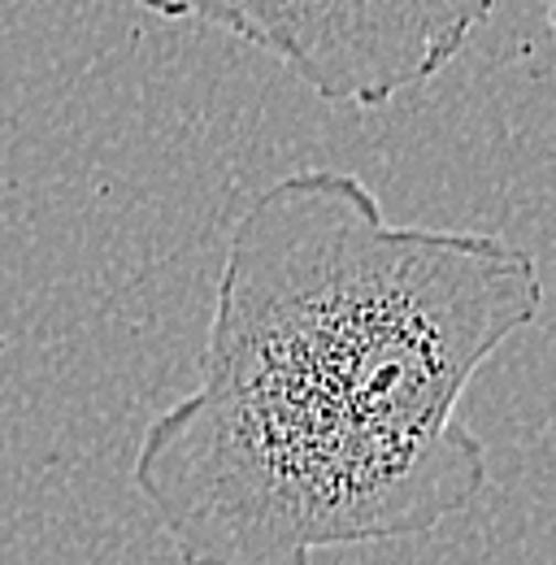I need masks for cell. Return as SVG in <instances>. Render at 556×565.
<instances>
[{
    "label": "cell",
    "mask_w": 556,
    "mask_h": 565,
    "mask_svg": "<svg viewBox=\"0 0 556 565\" xmlns=\"http://www.w3.org/2000/svg\"><path fill=\"white\" fill-rule=\"evenodd\" d=\"M544 309L526 248L387 222L296 170L231 226L201 383L143 426L136 492L183 565H313L426 535L487 488L461 396Z\"/></svg>",
    "instance_id": "6da1fadb"
},
{
    "label": "cell",
    "mask_w": 556,
    "mask_h": 565,
    "mask_svg": "<svg viewBox=\"0 0 556 565\" xmlns=\"http://www.w3.org/2000/svg\"><path fill=\"white\" fill-rule=\"evenodd\" d=\"M270 53L327 105L378 109L430 83L495 0H136Z\"/></svg>",
    "instance_id": "7a4b0ae2"
}]
</instances>
